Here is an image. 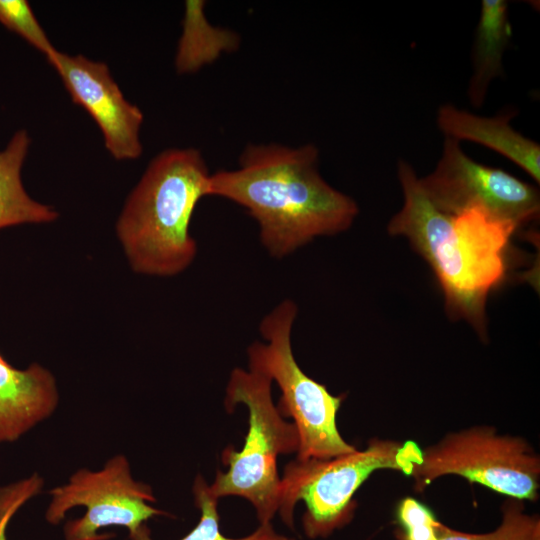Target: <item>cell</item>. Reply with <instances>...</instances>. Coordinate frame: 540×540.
I'll return each instance as SVG.
<instances>
[{
	"instance_id": "6da1fadb",
	"label": "cell",
	"mask_w": 540,
	"mask_h": 540,
	"mask_svg": "<svg viewBox=\"0 0 540 540\" xmlns=\"http://www.w3.org/2000/svg\"><path fill=\"white\" fill-rule=\"evenodd\" d=\"M318 164L313 144H249L237 169L210 175L209 196L243 207L266 251L284 258L317 237L346 231L359 213L350 196L324 180Z\"/></svg>"
},
{
	"instance_id": "7a4b0ae2",
	"label": "cell",
	"mask_w": 540,
	"mask_h": 540,
	"mask_svg": "<svg viewBox=\"0 0 540 540\" xmlns=\"http://www.w3.org/2000/svg\"><path fill=\"white\" fill-rule=\"evenodd\" d=\"M398 178L404 203L389 221L388 232L405 237L430 265L449 317L466 320L486 337V301L506 275V252L518 227L480 209L441 212L406 161L398 163Z\"/></svg>"
},
{
	"instance_id": "3957f363",
	"label": "cell",
	"mask_w": 540,
	"mask_h": 540,
	"mask_svg": "<svg viewBox=\"0 0 540 540\" xmlns=\"http://www.w3.org/2000/svg\"><path fill=\"white\" fill-rule=\"evenodd\" d=\"M210 175L195 148H169L151 160L116 223L133 271L170 277L191 265L197 244L190 224L199 201L209 196Z\"/></svg>"
},
{
	"instance_id": "277c9868",
	"label": "cell",
	"mask_w": 540,
	"mask_h": 540,
	"mask_svg": "<svg viewBox=\"0 0 540 540\" xmlns=\"http://www.w3.org/2000/svg\"><path fill=\"white\" fill-rule=\"evenodd\" d=\"M272 381L265 375L235 368L226 386L225 406L231 411L237 404L248 409V431L241 450L232 446L222 453L226 472L218 471L209 485L219 499L239 496L255 508L260 524L271 523L278 513L281 478L279 455L298 451L299 436L294 423L284 420L272 399Z\"/></svg>"
},
{
	"instance_id": "5b68a950",
	"label": "cell",
	"mask_w": 540,
	"mask_h": 540,
	"mask_svg": "<svg viewBox=\"0 0 540 540\" xmlns=\"http://www.w3.org/2000/svg\"><path fill=\"white\" fill-rule=\"evenodd\" d=\"M421 460L422 450L411 440H372L363 451L327 460L295 459L284 467L278 513L292 529L294 508L303 501L305 534L309 538L326 537L351 519L353 495L371 473L393 469L411 475Z\"/></svg>"
},
{
	"instance_id": "8992f818",
	"label": "cell",
	"mask_w": 540,
	"mask_h": 540,
	"mask_svg": "<svg viewBox=\"0 0 540 540\" xmlns=\"http://www.w3.org/2000/svg\"><path fill=\"white\" fill-rule=\"evenodd\" d=\"M298 313L290 299L281 301L260 324L264 342L255 341L247 349L249 369L276 382L281 390L278 409L291 417L299 436L297 460H327L356 450L340 435L336 415L342 397L310 378L296 362L291 335Z\"/></svg>"
},
{
	"instance_id": "52a82bcc",
	"label": "cell",
	"mask_w": 540,
	"mask_h": 540,
	"mask_svg": "<svg viewBox=\"0 0 540 540\" xmlns=\"http://www.w3.org/2000/svg\"><path fill=\"white\" fill-rule=\"evenodd\" d=\"M50 502L45 512L48 523L56 525L74 507L85 514L64 526L65 540H108L114 534L99 533L110 526L126 527L130 533L159 515L150 485L132 476L130 463L123 454L112 456L99 470L81 468L67 483L49 490Z\"/></svg>"
},
{
	"instance_id": "ba28073f",
	"label": "cell",
	"mask_w": 540,
	"mask_h": 540,
	"mask_svg": "<svg viewBox=\"0 0 540 540\" xmlns=\"http://www.w3.org/2000/svg\"><path fill=\"white\" fill-rule=\"evenodd\" d=\"M456 474L517 500H535L540 460L521 438L499 435L489 427L452 433L422 450L411 473L416 489L440 476Z\"/></svg>"
},
{
	"instance_id": "9c48e42d",
	"label": "cell",
	"mask_w": 540,
	"mask_h": 540,
	"mask_svg": "<svg viewBox=\"0 0 540 540\" xmlns=\"http://www.w3.org/2000/svg\"><path fill=\"white\" fill-rule=\"evenodd\" d=\"M419 184L441 212L457 215L480 209L518 228L536 220L540 212L538 189L505 170L471 159L460 142L446 138L437 166Z\"/></svg>"
},
{
	"instance_id": "30bf717a",
	"label": "cell",
	"mask_w": 540,
	"mask_h": 540,
	"mask_svg": "<svg viewBox=\"0 0 540 540\" xmlns=\"http://www.w3.org/2000/svg\"><path fill=\"white\" fill-rule=\"evenodd\" d=\"M47 61L57 71L72 101L94 119L110 155L116 160H134L143 147L140 129L144 115L130 103L104 62L56 50Z\"/></svg>"
},
{
	"instance_id": "8fae6325",
	"label": "cell",
	"mask_w": 540,
	"mask_h": 540,
	"mask_svg": "<svg viewBox=\"0 0 540 540\" xmlns=\"http://www.w3.org/2000/svg\"><path fill=\"white\" fill-rule=\"evenodd\" d=\"M54 375L32 363L20 370L0 354V443L14 442L51 417L59 404Z\"/></svg>"
},
{
	"instance_id": "7c38bea8",
	"label": "cell",
	"mask_w": 540,
	"mask_h": 540,
	"mask_svg": "<svg viewBox=\"0 0 540 540\" xmlns=\"http://www.w3.org/2000/svg\"><path fill=\"white\" fill-rule=\"evenodd\" d=\"M514 116L509 111L484 117L445 104L438 109L437 125L446 138L481 144L512 161L539 183L540 146L511 126Z\"/></svg>"
},
{
	"instance_id": "4fadbf2b",
	"label": "cell",
	"mask_w": 540,
	"mask_h": 540,
	"mask_svg": "<svg viewBox=\"0 0 540 540\" xmlns=\"http://www.w3.org/2000/svg\"><path fill=\"white\" fill-rule=\"evenodd\" d=\"M512 37L505 0H482L472 51L473 73L468 85L470 103L485 101L490 83L503 75V55Z\"/></svg>"
},
{
	"instance_id": "5bb4252c",
	"label": "cell",
	"mask_w": 540,
	"mask_h": 540,
	"mask_svg": "<svg viewBox=\"0 0 540 540\" xmlns=\"http://www.w3.org/2000/svg\"><path fill=\"white\" fill-rule=\"evenodd\" d=\"M30 145L29 133L21 129L0 150V229L26 223H50L58 218L52 206L32 199L23 186L21 171Z\"/></svg>"
},
{
	"instance_id": "9a60e30c",
	"label": "cell",
	"mask_w": 540,
	"mask_h": 540,
	"mask_svg": "<svg viewBox=\"0 0 540 540\" xmlns=\"http://www.w3.org/2000/svg\"><path fill=\"white\" fill-rule=\"evenodd\" d=\"M204 7V1H186L183 32L175 57L178 73L196 72L223 53L238 48V35L231 30L212 26L204 15Z\"/></svg>"
},
{
	"instance_id": "2e32d148",
	"label": "cell",
	"mask_w": 540,
	"mask_h": 540,
	"mask_svg": "<svg viewBox=\"0 0 540 540\" xmlns=\"http://www.w3.org/2000/svg\"><path fill=\"white\" fill-rule=\"evenodd\" d=\"M195 505L200 510V519L197 525L180 540H286L287 537L278 534L271 523L260 524L250 535L242 538H228L220 532L219 514L217 510L218 499L209 490L201 475H198L193 484ZM130 540H153L150 529L146 524L129 534Z\"/></svg>"
},
{
	"instance_id": "e0dca14e",
	"label": "cell",
	"mask_w": 540,
	"mask_h": 540,
	"mask_svg": "<svg viewBox=\"0 0 540 540\" xmlns=\"http://www.w3.org/2000/svg\"><path fill=\"white\" fill-rule=\"evenodd\" d=\"M437 540H540V520L523 512L519 503L505 506L500 526L489 533L459 532L439 523Z\"/></svg>"
},
{
	"instance_id": "ac0fdd59",
	"label": "cell",
	"mask_w": 540,
	"mask_h": 540,
	"mask_svg": "<svg viewBox=\"0 0 540 540\" xmlns=\"http://www.w3.org/2000/svg\"><path fill=\"white\" fill-rule=\"evenodd\" d=\"M0 23L49 58L57 49L26 0H0Z\"/></svg>"
},
{
	"instance_id": "d6986e66",
	"label": "cell",
	"mask_w": 540,
	"mask_h": 540,
	"mask_svg": "<svg viewBox=\"0 0 540 540\" xmlns=\"http://www.w3.org/2000/svg\"><path fill=\"white\" fill-rule=\"evenodd\" d=\"M44 483V478L34 472L29 477L0 487V540H7V527L12 517L41 493Z\"/></svg>"
},
{
	"instance_id": "ffe728a7",
	"label": "cell",
	"mask_w": 540,
	"mask_h": 540,
	"mask_svg": "<svg viewBox=\"0 0 540 540\" xmlns=\"http://www.w3.org/2000/svg\"><path fill=\"white\" fill-rule=\"evenodd\" d=\"M397 516L403 531L400 540H437L439 521L422 503L405 498L398 507Z\"/></svg>"
},
{
	"instance_id": "44dd1931",
	"label": "cell",
	"mask_w": 540,
	"mask_h": 540,
	"mask_svg": "<svg viewBox=\"0 0 540 540\" xmlns=\"http://www.w3.org/2000/svg\"><path fill=\"white\" fill-rule=\"evenodd\" d=\"M286 540H294V539H292V538H287Z\"/></svg>"
}]
</instances>
